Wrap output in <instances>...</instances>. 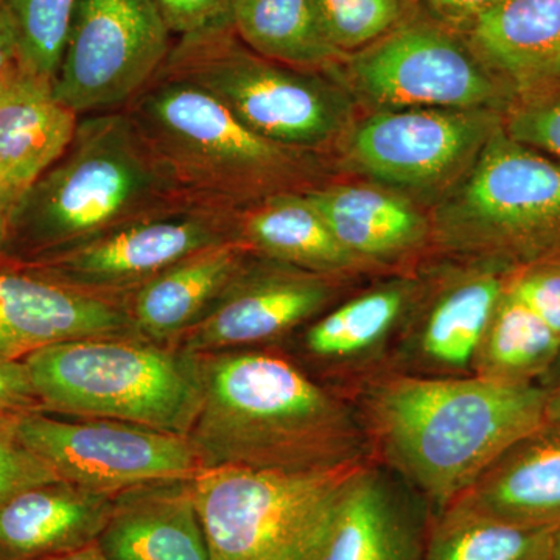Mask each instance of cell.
Instances as JSON below:
<instances>
[{
    "label": "cell",
    "mask_w": 560,
    "mask_h": 560,
    "mask_svg": "<svg viewBox=\"0 0 560 560\" xmlns=\"http://www.w3.org/2000/svg\"><path fill=\"white\" fill-rule=\"evenodd\" d=\"M200 410L187 434L202 470L326 474L371 460L352 401L278 349L198 353Z\"/></svg>",
    "instance_id": "cell-1"
},
{
    "label": "cell",
    "mask_w": 560,
    "mask_h": 560,
    "mask_svg": "<svg viewBox=\"0 0 560 560\" xmlns=\"http://www.w3.org/2000/svg\"><path fill=\"white\" fill-rule=\"evenodd\" d=\"M548 390L385 372L352 397L371 460L433 511L458 500L512 442L545 422Z\"/></svg>",
    "instance_id": "cell-2"
},
{
    "label": "cell",
    "mask_w": 560,
    "mask_h": 560,
    "mask_svg": "<svg viewBox=\"0 0 560 560\" xmlns=\"http://www.w3.org/2000/svg\"><path fill=\"white\" fill-rule=\"evenodd\" d=\"M183 200L238 210L327 183V154L261 138L186 81L156 77L124 108Z\"/></svg>",
    "instance_id": "cell-3"
},
{
    "label": "cell",
    "mask_w": 560,
    "mask_h": 560,
    "mask_svg": "<svg viewBox=\"0 0 560 560\" xmlns=\"http://www.w3.org/2000/svg\"><path fill=\"white\" fill-rule=\"evenodd\" d=\"M178 201L186 200L124 109L90 114L80 117L65 153L7 213L3 249L31 264Z\"/></svg>",
    "instance_id": "cell-4"
},
{
    "label": "cell",
    "mask_w": 560,
    "mask_h": 560,
    "mask_svg": "<svg viewBox=\"0 0 560 560\" xmlns=\"http://www.w3.org/2000/svg\"><path fill=\"white\" fill-rule=\"evenodd\" d=\"M24 361L43 410L183 436L200 410V355L161 349L147 338L66 341L36 350Z\"/></svg>",
    "instance_id": "cell-5"
},
{
    "label": "cell",
    "mask_w": 560,
    "mask_h": 560,
    "mask_svg": "<svg viewBox=\"0 0 560 560\" xmlns=\"http://www.w3.org/2000/svg\"><path fill=\"white\" fill-rule=\"evenodd\" d=\"M156 77L208 92L261 138L327 154L355 124L352 95L334 77L267 60L232 27L173 43Z\"/></svg>",
    "instance_id": "cell-6"
},
{
    "label": "cell",
    "mask_w": 560,
    "mask_h": 560,
    "mask_svg": "<svg viewBox=\"0 0 560 560\" xmlns=\"http://www.w3.org/2000/svg\"><path fill=\"white\" fill-rule=\"evenodd\" d=\"M434 256L518 268L560 254V162L500 128L430 213Z\"/></svg>",
    "instance_id": "cell-7"
},
{
    "label": "cell",
    "mask_w": 560,
    "mask_h": 560,
    "mask_svg": "<svg viewBox=\"0 0 560 560\" xmlns=\"http://www.w3.org/2000/svg\"><path fill=\"white\" fill-rule=\"evenodd\" d=\"M355 469L201 470L194 480L195 500L210 560H316L346 481Z\"/></svg>",
    "instance_id": "cell-8"
},
{
    "label": "cell",
    "mask_w": 560,
    "mask_h": 560,
    "mask_svg": "<svg viewBox=\"0 0 560 560\" xmlns=\"http://www.w3.org/2000/svg\"><path fill=\"white\" fill-rule=\"evenodd\" d=\"M327 75L372 110L493 109L514 94L455 28L420 11L385 38L346 57Z\"/></svg>",
    "instance_id": "cell-9"
},
{
    "label": "cell",
    "mask_w": 560,
    "mask_h": 560,
    "mask_svg": "<svg viewBox=\"0 0 560 560\" xmlns=\"http://www.w3.org/2000/svg\"><path fill=\"white\" fill-rule=\"evenodd\" d=\"M493 109L372 110L340 140L342 165L410 198L441 200L503 127Z\"/></svg>",
    "instance_id": "cell-10"
},
{
    "label": "cell",
    "mask_w": 560,
    "mask_h": 560,
    "mask_svg": "<svg viewBox=\"0 0 560 560\" xmlns=\"http://www.w3.org/2000/svg\"><path fill=\"white\" fill-rule=\"evenodd\" d=\"M172 47L154 0H79L55 95L79 117L124 109L156 79Z\"/></svg>",
    "instance_id": "cell-11"
},
{
    "label": "cell",
    "mask_w": 560,
    "mask_h": 560,
    "mask_svg": "<svg viewBox=\"0 0 560 560\" xmlns=\"http://www.w3.org/2000/svg\"><path fill=\"white\" fill-rule=\"evenodd\" d=\"M3 423L60 480L109 495L149 482L190 480L202 470L197 451L183 434L119 420H61L43 411Z\"/></svg>",
    "instance_id": "cell-12"
},
{
    "label": "cell",
    "mask_w": 560,
    "mask_h": 560,
    "mask_svg": "<svg viewBox=\"0 0 560 560\" xmlns=\"http://www.w3.org/2000/svg\"><path fill=\"white\" fill-rule=\"evenodd\" d=\"M514 270L495 260L440 254L423 261L389 372L419 377L474 375L482 335Z\"/></svg>",
    "instance_id": "cell-13"
},
{
    "label": "cell",
    "mask_w": 560,
    "mask_h": 560,
    "mask_svg": "<svg viewBox=\"0 0 560 560\" xmlns=\"http://www.w3.org/2000/svg\"><path fill=\"white\" fill-rule=\"evenodd\" d=\"M226 242H237L234 210L178 201L27 267L75 289L116 298L191 254Z\"/></svg>",
    "instance_id": "cell-14"
},
{
    "label": "cell",
    "mask_w": 560,
    "mask_h": 560,
    "mask_svg": "<svg viewBox=\"0 0 560 560\" xmlns=\"http://www.w3.org/2000/svg\"><path fill=\"white\" fill-rule=\"evenodd\" d=\"M355 287L359 280L316 275L253 254L208 315L180 337L183 348L209 353L276 345Z\"/></svg>",
    "instance_id": "cell-15"
},
{
    "label": "cell",
    "mask_w": 560,
    "mask_h": 560,
    "mask_svg": "<svg viewBox=\"0 0 560 560\" xmlns=\"http://www.w3.org/2000/svg\"><path fill=\"white\" fill-rule=\"evenodd\" d=\"M419 270V268H418ZM418 270L378 276L301 329L304 370L327 388L350 399L389 372L390 359L419 289Z\"/></svg>",
    "instance_id": "cell-16"
},
{
    "label": "cell",
    "mask_w": 560,
    "mask_h": 560,
    "mask_svg": "<svg viewBox=\"0 0 560 560\" xmlns=\"http://www.w3.org/2000/svg\"><path fill=\"white\" fill-rule=\"evenodd\" d=\"M142 337L124 302L43 272L0 270V361L88 338Z\"/></svg>",
    "instance_id": "cell-17"
},
{
    "label": "cell",
    "mask_w": 560,
    "mask_h": 560,
    "mask_svg": "<svg viewBox=\"0 0 560 560\" xmlns=\"http://www.w3.org/2000/svg\"><path fill=\"white\" fill-rule=\"evenodd\" d=\"M429 501L374 460L350 475L316 560H423Z\"/></svg>",
    "instance_id": "cell-18"
},
{
    "label": "cell",
    "mask_w": 560,
    "mask_h": 560,
    "mask_svg": "<svg viewBox=\"0 0 560 560\" xmlns=\"http://www.w3.org/2000/svg\"><path fill=\"white\" fill-rule=\"evenodd\" d=\"M305 194L338 242L375 276L415 272L434 256L430 213L399 191L324 183Z\"/></svg>",
    "instance_id": "cell-19"
},
{
    "label": "cell",
    "mask_w": 560,
    "mask_h": 560,
    "mask_svg": "<svg viewBox=\"0 0 560 560\" xmlns=\"http://www.w3.org/2000/svg\"><path fill=\"white\" fill-rule=\"evenodd\" d=\"M79 121L58 101L54 81L20 65L0 81V205L7 213L65 153Z\"/></svg>",
    "instance_id": "cell-20"
},
{
    "label": "cell",
    "mask_w": 560,
    "mask_h": 560,
    "mask_svg": "<svg viewBox=\"0 0 560 560\" xmlns=\"http://www.w3.org/2000/svg\"><path fill=\"white\" fill-rule=\"evenodd\" d=\"M195 478L116 493L97 545L109 560H210Z\"/></svg>",
    "instance_id": "cell-21"
},
{
    "label": "cell",
    "mask_w": 560,
    "mask_h": 560,
    "mask_svg": "<svg viewBox=\"0 0 560 560\" xmlns=\"http://www.w3.org/2000/svg\"><path fill=\"white\" fill-rule=\"evenodd\" d=\"M458 500L521 528L558 529L560 425L545 420L512 442Z\"/></svg>",
    "instance_id": "cell-22"
},
{
    "label": "cell",
    "mask_w": 560,
    "mask_h": 560,
    "mask_svg": "<svg viewBox=\"0 0 560 560\" xmlns=\"http://www.w3.org/2000/svg\"><path fill=\"white\" fill-rule=\"evenodd\" d=\"M456 32L514 97L560 80V0H499Z\"/></svg>",
    "instance_id": "cell-23"
},
{
    "label": "cell",
    "mask_w": 560,
    "mask_h": 560,
    "mask_svg": "<svg viewBox=\"0 0 560 560\" xmlns=\"http://www.w3.org/2000/svg\"><path fill=\"white\" fill-rule=\"evenodd\" d=\"M114 495L57 480L0 504V560H43L97 541Z\"/></svg>",
    "instance_id": "cell-24"
},
{
    "label": "cell",
    "mask_w": 560,
    "mask_h": 560,
    "mask_svg": "<svg viewBox=\"0 0 560 560\" xmlns=\"http://www.w3.org/2000/svg\"><path fill=\"white\" fill-rule=\"evenodd\" d=\"M235 241L250 254L350 280L378 278L338 242L305 191H283L234 210Z\"/></svg>",
    "instance_id": "cell-25"
},
{
    "label": "cell",
    "mask_w": 560,
    "mask_h": 560,
    "mask_svg": "<svg viewBox=\"0 0 560 560\" xmlns=\"http://www.w3.org/2000/svg\"><path fill=\"white\" fill-rule=\"evenodd\" d=\"M253 254L238 242L198 250L131 291L128 312L142 337L180 338L230 289Z\"/></svg>",
    "instance_id": "cell-26"
},
{
    "label": "cell",
    "mask_w": 560,
    "mask_h": 560,
    "mask_svg": "<svg viewBox=\"0 0 560 560\" xmlns=\"http://www.w3.org/2000/svg\"><path fill=\"white\" fill-rule=\"evenodd\" d=\"M232 31L267 60L329 73L346 60L324 31L312 0H232Z\"/></svg>",
    "instance_id": "cell-27"
},
{
    "label": "cell",
    "mask_w": 560,
    "mask_h": 560,
    "mask_svg": "<svg viewBox=\"0 0 560 560\" xmlns=\"http://www.w3.org/2000/svg\"><path fill=\"white\" fill-rule=\"evenodd\" d=\"M559 353L558 335L506 285L482 335L474 375L499 385L540 386Z\"/></svg>",
    "instance_id": "cell-28"
},
{
    "label": "cell",
    "mask_w": 560,
    "mask_h": 560,
    "mask_svg": "<svg viewBox=\"0 0 560 560\" xmlns=\"http://www.w3.org/2000/svg\"><path fill=\"white\" fill-rule=\"evenodd\" d=\"M555 530L521 528L456 500L431 514L423 560H552Z\"/></svg>",
    "instance_id": "cell-29"
},
{
    "label": "cell",
    "mask_w": 560,
    "mask_h": 560,
    "mask_svg": "<svg viewBox=\"0 0 560 560\" xmlns=\"http://www.w3.org/2000/svg\"><path fill=\"white\" fill-rule=\"evenodd\" d=\"M9 18L18 65L55 81L79 0H0Z\"/></svg>",
    "instance_id": "cell-30"
},
{
    "label": "cell",
    "mask_w": 560,
    "mask_h": 560,
    "mask_svg": "<svg viewBox=\"0 0 560 560\" xmlns=\"http://www.w3.org/2000/svg\"><path fill=\"white\" fill-rule=\"evenodd\" d=\"M338 50L355 54L418 16L419 0H312Z\"/></svg>",
    "instance_id": "cell-31"
},
{
    "label": "cell",
    "mask_w": 560,
    "mask_h": 560,
    "mask_svg": "<svg viewBox=\"0 0 560 560\" xmlns=\"http://www.w3.org/2000/svg\"><path fill=\"white\" fill-rule=\"evenodd\" d=\"M503 130L560 162V80L514 97L504 110Z\"/></svg>",
    "instance_id": "cell-32"
},
{
    "label": "cell",
    "mask_w": 560,
    "mask_h": 560,
    "mask_svg": "<svg viewBox=\"0 0 560 560\" xmlns=\"http://www.w3.org/2000/svg\"><path fill=\"white\" fill-rule=\"evenodd\" d=\"M508 289L560 338V254L515 268Z\"/></svg>",
    "instance_id": "cell-33"
},
{
    "label": "cell",
    "mask_w": 560,
    "mask_h": 560,
    "mask_svg": "<svg viewBox=\"0 0 560 560\" xmlns=\"http://www.w3.org/2000/svg\"><path fill=\"white\" fill-rule=\"evenodd\" d=\"M57 480L50 467L22 447L0 420V504L22 490Z\"/></svg>",
    "instance_id": "cell-34"
},
{
    "label": "cell",
    "mask_w": 560,
    "mask_h": 560,
    "mask_svg": "<svg viewBox=\"0 0 560 560\" xmlns=\"http://www.w3.org/2000/svg\"><path fill=\"white\" fill-rule=\"evenodd\" d=\"M168 31L178 38L232 27V0H154Z\"/></svg>",
    "instance_id": "cell-35"
},
{
    "label": "cell",
    "mask_w": 560,
    "mask_h": 560,
    "mask_svg": "<svg viewBox=\"0 0 560 560\" xmlns=\"http://www.w3.org/2000/svg\"><path fill=\"white\" fill-rule=\"evenodd\" d=\"M40 410L25 361H0V420Z\"/></svg>",
    "instance_id": "cell-36"
},
{
    "label": "cell",
    "mask_w": 560,
    "mask_h": 560,
    "mask_svg": "<svg viewBox=\"0 0 560 560\" xmlns=\"http://www.w3.org/2000/svg\"><path fill=\"white\" fill-rule=\"evenodd\" d=\"M497 2L499 0H419L422 10L425 9L430 16L455 31Z\"/></svg>",
    "instance_id": "cell-37"
},
{
    "label": "cell",
    "mask_w": 560,
    "mask_h": 560,
    "mask_svg": "<svg viewBox=\"0 0 560 560\" xmlns=\"http://www.w3.org/2000/svg\"><path fill=\"white\" fill-rule=\"evenodd\" d=\"M18 65L16 43L5 10L0 3V81Z\"/></svg>",
    "instance_id": "cell-38"
},
{
    "label": "cell",
    "mask_w": 560,
    "mask_h": 560,
    "mask_svg": "<svg viewBox=\"0 0 560 560\" xmlns=\"http://www.w3.org/2000/svg\"><path fill=\"white\" fill-rule=\"evenodd\" d=\"M43 560H109V559L106 558L105 552H103L102 548L98 547L97 541H94V544L86 545V547L79 548V550L65 552V555L51 556V558H46Z\"/></svg>",
    "instance_id": "cell-39"
},
{
    "label": "cell",
    "mask_w": 560,
    "mask_h": 560,
    "mask_svg": "<svg viewBox=\"0 0 560 560\" xmlns=\"http://www.w3.org/2000/svg\"><path fill=\"white\" fill-rule=\"evenodd\" d=\"M547 405H545V419L560 425V383L555 388L547 389Z\"/></svg>",
    "instance_id": "cell-40"
},
{
    "label": "cell",
    "mask_w": 560,
    "mask_h": 560,
    "mask_svg": "<svg viewBox=\"0 0 560 560\" xmlns=\"http://www.w3.org/2000/svg\"><path fill=\"white\" fill-rule=\"evenodd\" d=\"M560 383V353L559 359L556 361L555 366H552V370L550 371V374L545 377V381L541 382V388L550 389L555 388V386H558Z\"/></svg>",
    "instance_id": "cell-41"
},
{
    "label": "cell",
    "mask_w": 560,
    "mask_h": 560,
    "mask_svg": "<svg viewBox=\"0 0 560 560\" xmlns=\"http://www.w3.org/2000/svg\"><path fill=\"white\" fill-rule=\"evenodd\" d=\"M7 238V212L5 209L0 205V253L3 250V246H5Z\"/></svg>",
    "instance_id": "cell-42"
},
{
    "label": "cell",
    "mask_w": 560,
    "mask_h": 560,
    "mask_svg": "<svg viewBox=\"0 0 560 560\" xmlns=\"http://www.w3.org/2000/svg\"><path fill=\"white\" fill-rule=\"evenodd\" d=\"M552 560H560V526L552 536Z\"/></svg>",
    "instance_id": "cell-43"
}]
</instances>
